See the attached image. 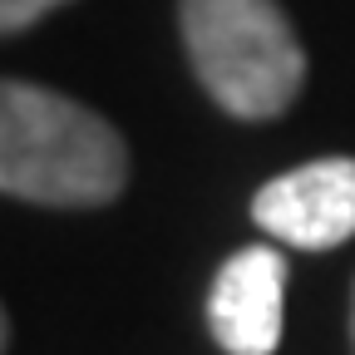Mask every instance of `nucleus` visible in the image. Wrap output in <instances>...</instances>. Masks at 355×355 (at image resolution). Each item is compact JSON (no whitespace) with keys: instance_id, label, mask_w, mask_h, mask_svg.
Here are the masks:
<instances>
[{"instance_id":"obj_2","label":"nucleus","mask_w":355,"mask_h":355,"mask_svg":"<svg viewBox=\"0 0 355 355\" xmlns=\"http://www.w3.org/2000/svg\"><path fill=\"white\" fill-rule=\"evenodd\" d=\"M183 44L232 119H277L306 84V50L277 0H183Z\"/></svg>"},{"instance_id":"obj_4","label":"nucleus","mask_w":355,"mask_h":355,"mask_svg":"<svg viewBox=\"0 0 355 355\" xmlns=\"http://www.w3.org/2000/svg\"><path fill=\"white\" fill-rule=\"evenodd\" d=\"M286 321V257L277 247H242L222 261L207 296L212 340L227 355H272Z\"/></svg>"},{"instance_id":"obj_7","label":"nucleus","mask_w":355,"mask_h":355,"mask_svg":"<svg viewBox=\"0 0 355 355\" xmlns=\"http://www.w3.org/2000/svg\"><path fill=\"white\" fill-rule=\"evenodd\" d=\"M350 340H355V301H350Z\"/></svg>"},{"instance_id":"obj_6","label":"nucleus","mask_w":355,"mask_h":355,"mask_svg":"<svg viewBox=\"0 0 355 355\" xmlns=\"http://www.w3.org/2000/svg\"><path fill=\"white\" fill-rule=\"evenodd\" d=\"M0 350H6V311H0Z\"/></svg>"},{"instance_id":"obj_3","label":"nucleus","mask_w":355,"mask_h":355,"mask_svg":"<svg viewBox=\"0 0 355 355\" xmlns=\"http://www.w3.org/2000/svg\"><path fill=\"white\" fill-rule=\"evenodd\" d=\"M252 217L266 237L301 252H326L355 237V158H316L272 178L257 198Z\"/></svg>"},{"instance_id":"obj_1","label":"nucleus","mask_w":355,"mask_h":355,"mask_svg":"<svg viewBox=\"0 0 355 355\" xmlns=\"http://www.w3.org/2000/svg\"><path fill=\"white\" fill-rule=\"evenodd\" d=\"M128 183L119 128L55 89L0 79V193L40 207H104Z\"/></svg>"},{"instance_id":"obj_5","label":"nucleus","mask_w":355,"mask_h":355,"mask_svg":"<svg viewBox=\"0 0 355 355\" xmlns=\"http://www.w3.org/2000/svg\"><path fill=\"white\" fill-rule=\"evenodd\" d=\"M55 6H64V0H0V35L35 25L40 15H50Z\"/></svg>"}]
</instances>
